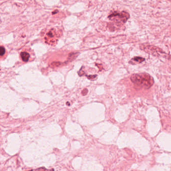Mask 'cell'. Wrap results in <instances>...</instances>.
I'll return each instance as SVG.
<instances>
[{"label": "cell", "instance_id": "cell-3", "mask_svg": "<svg viewBox=\"0 0 171 171\" xmlns=\"http://www.w3.org/2000/svg\"><path fill=\"white\" fill-rule=\"evenodd\" d=\"M130 18V14L125 11L119 13L115 12L109 16L108 18L114 21L117 24H123L126 23Z\"/></svg>", "mask_w": 171, "mask_h": 171}, {"label": "cell", "instance_id": "cell-8", "mask_svg": "<svg viewBox=\"0 0 171 171\" xmlns=\"http://www.w3.org/2000/svg\"><path fill=\"white\" fill-rule=\"evenodd\" d=\"M5 48L3 46H0V56H3L5 53Z\"/></svg>", "mask_w": 171, "mask_h": 171}, {"label": "cell", "instance_id": "cell-5", "mask_svg": "<svg viewBox=\"0 0 171 171\" xmlns=\"http://www.w3.org/2000/svg\"><path fill=\"white\" fill-rule=\"evenodd\" d=\"M30 56V54L27 52H22L21 53V58L24 62H27L29 59Z\"/></svg>", "mask_w": 171, "mask_h": 171}, {"label": "cell", "instance_id": "cell-7", "mask_svg": "<svg viewBox=\"0 0 171 171\" xmlns=\"http://www.w3.org/2000/svg\"><path fill=\"white\" fill-rule=\"evenodd\" d=\"M77 55H78L77 53H71L70 54H69V57L68 58V60L69 61H70V60L72 61V60L75 59L77 56Z\"/></svg>", "mask_w": 171, "mask_h": 171}, {"label": "cell", "instance_id": "cell-4", "mask_svg": "<svg viewBox=\"0 0 171 171\" xmlns=\"http://www.w3.org/2000/svg\"><path fill=\"white\" fill-rule=\"evenodd\" d=\"M145 60V59L141 57H135L133 58L131 60V61L129 62V63H132L133 64H137V63H141L142 62H144Z\"/></svg>", "mask_w": 171, "mask_h": 171}, {"label": "cell", "instance_id": "cell-9", "mask_svg": "<svg viewBox=\"0 0 171 171\" xmlns=\"http://www.w3.org/2000/svg\"><path fill=\"white\" fill-rule=\"evenodd\" d=\"M88 89H84L83 91H82V94H83V95H86L87 94V93H88Z\"/></svg>", "mask_w": 171, "mask_h": 171}, {"label": "cell", "instance_id": "cell-6", "mask_svg": "<svg viewBox=\"0 0 171 171\" xmlns=\"http://www.w3.org/2000/svg\"><path fill=\"white\" fill-rule=\"evenodd\" d=\"M47 36L49 38H54L56 36V32L54 29H52L51 30L49 33L47 34Z\"/></svg>", "mask_w": 171, "mask_h": 171}, {"label": "cell", "instance_id": "cell-1", "mask_svg": "<svg viewBox=\"0 0 171 171\" xmlns=\"http://www.w3.org/2000/svg\"><path fill=\"white\" fill-rule=\"evenodd\" d=\"M131 80L136 86L144 89H149L154 84L153 77L147 73L133 74Z\"/></svg>", "mask_w": 171, "mask_h": 171}, {"label": "cell", "instance_id": "cell-10", "mask_svg": "<svg viewBox=\"0 0 171 171\" xmlns=\"http://www.w3.org/2000/svg\"><path fill=\"white\" fill-rule=\"evenodd\" d=\"M45 169L44 168H40V169H37L36 170H31V171H45Z\"/></svg>", "mask_w": 171, "mask_h": 171}, {"label": "cell", "instance_id": "cell-2", "mask_svg": "<svg viewBox=\"0 0 171 171\" xmlns=\"http://www.w3.org/2000/svg\"><path fill=\"white\" fill-rule=\"evenodd\" d=\"M140 48L146 53L152 55L154 56L159 57L162 56L168 59L171 60V55H169L168 54H166L161 49L156 46L150 45L142 44L141 45Z\"/></svg>", "mask_w": 171, "mask_h": 171}]
</instances>
